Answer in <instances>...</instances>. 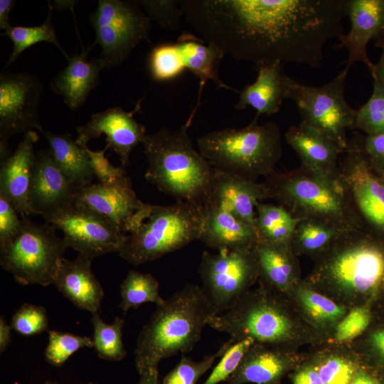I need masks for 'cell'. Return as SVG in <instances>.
I'll return each mask as SVG.
<instances>
[{
    "label": "cell",
    "instance_id": "cell-39",
    "mask_svg": "<svg viewBox=\"0 0 384 384\" xmlns=\"http://www.w3.org/2000/svg\"><path fill=\"white\" fill-rule=\"evenodd\" d=\"M230 340L215 353L206 356L200 361H194L188 357L183 356L178 363L165 376L162 384H196L198 379L211 368L215 360L225 352Z\"/></svg>",
    "mask_w": 384,
    "mask_h": 384
},
{
    "label": "cell",
    "instance_id": "cell-26",
    "mask_svg": "<svg viewBox=\"0 0 384 384\" xmlns=\"http://www.w3.org/2000/svg\"><path fill=\"white\" fill-rule=\"evenodd\" d=\"M256 68L257 76L255 81L245 86L240 92L235 108L243 110L251 107L257 111L255 119H258L262 114L270 115L279 111L285 100L288 75L284 71L283 63L279 61Z\"/></svg>",
    "mask_w": 384,
    "mask_h": 384
},
{
    "label": "cell",
    "instance_id": "cell-48",
    "mask_svg": "<svg viewBox=\"0 0 384 384\" xmlns=\"http://www.w3.org/2000/svg\"><path fill=\"white\" fill-rule=\"evenodd\" d=\"M12 203L0 193V245L15 238L21 228V219Z\"/></svg>",
    "mask_w": 384,
    "mask_h": 384
},
{
    "label": "cell",
    "instance_id": "cell-59",
    "mask_svg": "<svg viewBox=\"0 0 384 384\" xmlns=\"http://www.w3.org/2000/svg\"><path fill=\"white\" fill-rule=\"evenodd\" d=\"M43 384H57V383H55V382L46 381V382L44 383Z\"/></svg>",
    "mask_w": 384,
    "mask_h": 384
},
{
    "label": "cell",
    "instance_id": "cell-50",
    "mask_svg": "<svg viewBox=\"0 0 384 384\" xmlns=\"http://www.w3.org/2000/svg\"><path fill=\"white\" fill-rule=\"evenodd\" d=\"M15 2L13 0H0V28L4 31L11 26L9 22V16Z\"/></svg>",
    "mask_w": 384,
    "mask_h": 384
},
{
    "label": "cell",
    "instance_id": "cell-13",
    "mask_svg": "<svg viewBox=\"0 0 384 384\" xmlns=\"http://www.w3.org/2000/svg\"><path fill=\"white\" fill-rule=\"evenodd\" d=\"M338 167V178L362 228L384 241V177L348 140Z\"/></svg>",
    "mask_w": 384,
    "mask_h": 384
},
{
    "label": "cell",
    "instance_id": "cell-44",
    "mask_svg": "<svg viewBox=\"0 0 384 384\" xmlns=\"http://www.w3.org/2000/svg\"><path fill=\"white\" fill-rule=\"evenodd\" d=\"M370 320V314L367 307L353 309L337 325L336 341L346 342L354 339L366 329Z\"/></svg>",
    "mask_w": 384,
    "mask_h": 384
},
{
    "label": "cell",
    "instance_id": "cell-6",
    "mask_svg": "<svg viewBox=\"0 0 384 384\" xmlns=\"http://www.w3.org/2000/svg\"><path fill=\"white\" fill-rule=\"evenodd\" d=\"M310 279L347 294L378 292L384 289V241L364 229L346 231L318 255Z\"/></svg>",
    "mask_w": 384,
    "mask_h": 384
},
{
    "label": "cell",
    "instance_id": "cell-18",
    "mask_svg": "<svg viewBox=\"0 0 384 384\" xmlns=\"http://www.w3.org/2000/svg\"><path fill=\"white\" fill-rule=\"evenodd\" d=\"M79 191L55 164L49 149L36 155L29 191L33 214L43 216L75 203Z\"/></svg>",
    "mask_w": 384,
    "mask_h": 384
},
{
    "label": "cell",
    "instance_id": "cell-28",
    "mask_svg": "<svg viewBox=\"0 0 384 384\" xmlns=\"http://www.w3.org/2000/svg\"><path fill=\"white\" fill-rule=\"evenodd\" d=\"M287 367L286 356L279 351L255 343L228 379L227 384H275Z\"/></svg>",
    "mask_w": 384,
    "mask_h": 384
},
{
    "label": "cell",
    "instance_id": "cell-20",
    "mask_svg": "<svg viewBox=\"0 0 384 384\" xmlns=\"http://www.w3.org/2000/svg\"><path fill=\"white\" fill-rule=\"evenodd\" d=\"M262 183L235 176L214 169L206 204L221 208L255 227L256 205L267 199Z\"/></svg>",
    "mask_w": 384,
    "mask_h": 384
},
{
    "label": "cell",
    "instance_id": "cell-34",
    "mask_svg": "<svg viewBox=\"0 0 384 384\" xmlns=\"http://www.w3.org/2000/svg\"><path fill=\"white\" fill-rule=\"evenodd\" d=\"M120 294L119 306L124 313L144 303L152 302L158 306L164 302L160 296L159 284L155 277L149 273L134 270H130L123 279Z\"/></svg>",
    "mask_w": 384,
    "mask_h": 384
},
{
    "label": "cell",
    "instance_id": "cell-4",
    "mask_svg": "<svg viewBox=\"0 0 384 384\" xmlns=\"http://www.w3.org/2000/svg\"><path fill=\"white\" fill-rule=\"evenodd\" d=\"M262 183L267 198L298 220L321 221L343 230L363 229L338 176L321 175L301 165L285 172L274 171Z\"/></svg>",
    "mask_w": 384,
    "mask_h": 384
},
{
    "label": "cell",
    "instance_id": "cell-52",
    "mask_svg": "<svg viewBox=\"0 0 384 384\" xmlns=\"http://www.w3.org/2000/svg\"><path fill=\"white\" fill-rule=\"evenodd\" d=\"M137 384H162L159 378L158 369L151 370L140 375Z\"/></svg>",
    "mask_w": 384,
    "mask_h": 384
},
{
    "label": "cell",
    "instance_id": "cell-40",
    "mask_svg": "<svg viewBox=\"0 0 384 384\" xmlns=\"http://www.w3.org/2000/svg\"><path fill=\"white\" fill-rule=\"evenodd\" d=\"M298 294L307 313L318 321L334 322L345 314L343 306L306 286H300Z\"/></svg>",
    "mask_w": 384,
    "mask_h": 384
},
{
    "label": "cell",
    "instance_id": "cell-57",
    "mask_svg": "<svg viewBox=\"0 0 384 384\" xmlns=\"http://www.w3.org/2000/svg\"><path fill=\"white\" fill-rule=\"evenodd\" d=\"M375 46L381 48L382 49L384 48V30L375 38Z\"/></svg>",
    "mask_w": 384,
    "mask_h": 384
},
{
    "label": "cell",
    "instance_id": "cell-42",
    "mask_svg": "<svg viewBox=\"0 0 384 384\" xmlns=\"http://www.w3.org/2000/svg\"><path fill=\"white\" fill-rule=\"evenodd\" d=\"M144 9L146 14L164 29L174 31L183 18L181 1L176 0H140L134 1Z\"/></svg>",
    "mask_w": 384,
    "mask_h": 384
},
{
    "label": "cell",
    "instance_id": "cell-5",
    "mask_svg": "<svg viewBox=\"0 0 384 384\" xmlns=\"http://www.w3.org/2000/svg\"><path fill=\"white\" fill-rule=\"evenodd\" d=\"M197 144L214 169L252 181L274 172L282 155L279 126L272 122L259 125L256 119L242 129L210 132Z\"/></svg>",
    "mask_w": 384,
    "mask_h": 384
},
{
    "label": "cell",
    "instance_id": "cell-2",
    "mask_svg": "<svg viewBox=\"0 0 384 384\" xmlns=\"http://www.w3.org/2000/svg\"><path fill=\"white\" fill-rule=\"evenodd\" d=\"M214 314L201 286L187 284L158 305L140 331L134 362L139 375L158 369L160 361L188 353Z\"/></svg>",
    "mask_w": 384,
    "mask_h": 384
},
{
    "label": "cell",
    "instance_id": "cell-11",
    "mask_svg": "<svg viewBox=\"0 0 384 384\" xmlns=\"http://www.w3.org/2000/svg\"><path fill=\"white\" fill-rule=\"evenodd\" d=\"M90 23L95 31L92 46L102 48L97 58L102 69L121 64L142 41L148 39L151 29V20L134 1L99 0Z\"/></svg>",
    "mask_w": 384,
    "mask_h": 384
},
{
    "label": "cell",
    "instance_id": "cell-3",
    "mask_svg": "<svg viewBox=\"0 0 384 384\" xmlns=\"http://www.w3.org/2000/svg\"><path fill=\"white\" fill-rule=\"evenodd\" d=\"M188 127L186 123L175 131L162 128L146 134L142 143L148 161L144 176L176 201L203 208L214 168L195 149L188 134Z\"/></svg>",
    "mask_w": 384,
    "mask_h": 384
},
{
    "label": "cell",
    "instance_id": "cell-27",
    "mask_svg": "<svg viewBox=\"0 0 384 384\" xmlns=\"http://www.w3.org/2000/svg\"><path fill=\"white\" fill-rule=\"evenodd\" d=\"M176 44L181 52L185 68L190 70L199 80L197 104L186 122L190 126L200 105L201 95L207 81L211 80L218 88L235 92L238 90L230 87L220 79L219 66L224 55L215 46L190 33H183L179 36Z\"/></svg>",
    "mask_w": 384,
    "mask_h": 384
},
{
    "label": "cell",
    "instance_id": "cell-23",
    "mask_svg": "<svg viewBox=\"0 0 384 384\" xmlns=\"http://www.w3.org/2000/svg\"><path fill=\"white\" fill-rule=\"evenodd\" d=\"M93 259L81 254L63 258L53 284L76 307L92 314L99 313L104 292L91 269Z\"/></svg>",
    "mask_w": 384,
    "mask_h": 384
},
{
    "label": "cell",
    "instance_id": "cell-33",
    "mask_svg": "<svg viewBox=\"0 0 384 384\" xmlns=\"http://www.w3.org/2000/svg\"><path fill=\"white\" fill-rule=\"evenodd\" d=\"M49 11L46 21L40 26L31 27L11 26L1 36H6L13 43L12 52L7 60L6 68L12 64L27 48L39 42L46 41L55 46L68 60L70 57L61 47L51 21L53 6L49 2Z\"/></svg>",
    "mask_w": 384,
    "mask_h": 384
},
{
    "label": "cell",
    "instance_id": "cell-43",
    "mask_svg": "<svg viewBox=\"0 0 384 384\" xmlns=\"http://www.w3.org/2000/svg\"><path fill=\"white\" fill-rule=\"evenodd\" d=\"M48 324L43 306L25 303L14 314L10 326L20 335L30 336L46 331Z\"/></svg>",
    "mask_w": 384,
    "mask_h": 384
},
{
    "label": "cell",
    "instance_id": "cell-38",
    "mask_svg": "<svg viewBox=\"0 0 384 384\" xmlns=\"http://www.w3.org/2000/svg\"><path fill=\"white\" fill-rule=\"evenodd\" d=\"M93 346V341L90 337L49 330L45 358L52 366L60 367L80 348Z\"/></svg>",
    "mask_w": 384,
    "mask_h": 384
},
{
    "label": "cell",
    "instance_id": "cell-35",
    "mask_svg": "<svg viewBox=\"0 0 384 384\" xmlns=\"http://www.w3.org/2000/svg\"><path fill=\"white\" fill-rule=\"evenodd\" d=\"M94 328V348L101 358L108 361H121L127 355L122 341L123 318L116 316L112 324H107L100 318L99 313L92 314Z\"/></svg>",
    "mask_w": 384,
    "mask_h": 384
},
{
    "label": "cell",
    "instance_id": "cell-9",
    "mask_svg": "<svg viewBox=\"0 0 384 384\" xmlns=\"http://www.w3.org/2000/svg\"><path fill=\"white\" fill-rule=\"evenodd\" d=\"M348 69L341 71L321 86L302 84L287 76L285 99L292 100L301 122L327 135L345 151L348 140L346 129H353L356 110L347 102L344 90Z\"/></svg>",
    "mask_w": 384,
    "mask_h": 384
},
{
    "label": "cell",
    "instance_id": "cell-14",
    "mask_svg": "<svg viewBox=\"0 0 384 384\" xmlns=\"http://www.w3.org/2000/svg\"><path fill=\"white\" fill-rule=\"evenodd\" d=\"M42 218L62 231L68 248L92 259L119 253L127 235L102 215L76 202Z\"/></svg>",
    "mask_w": 384,
    "mask_h": 384
},
{
    "label": "cell",
    "instance_id": "cell-19",
    "mask_svg": "<svg viewBox=\"0 0 384 384\" xmlns=\"http://www.w3.org/2000/svg\"><path fill=\"white\" fill-rule=\"evenodd\" d=\"M345 14L351 22L348 33L338 40L337 48L345 47L348 53V69L356 61L366 64L371 73L374 64L367 55V45L384 30V0H345Z\"/></svg>",
    "mask_w": 384,
    "mask_h": 384
},
{
    "label": "cell",
    "instance_id": "cell-41",
    "mask_svg": "<svg viewBox=\"0 0 384 384\" xmlns=\"http://www.w3.org/2000/svg\"><path fill=\"white\" fill-rule=\"evenodd\" d=\"M255 343L251 337L243 338L228 346L220 361L203 384H219L227 381L239 366L247 351Z\"/></svg>",
    "mask_w": 384,
    "mask_h": 384
},
{
    "label": "cell",
    "instance_id": "cell-46",
    "mask_svg": "<svg viewBox=\"0 0 384 384\" xmlns=\"http://www.w3.org/2000/svg\"><path fill=\"white\" fill-rule=\"evenodd\" d=\"M351 141L364 154L373 169L384 177V133L365 136L357 134Z\"/></svg>",
    "mask_w": 384,
    "mask_h": 384
},
{
    "label": "cell",
    "instance_id": "cell-47",
    "mask_svg": "<svg viewBox=\"0 0 384 384\" xmlns=\"http://www.w3.org/2000/svg\"><path fill=\"white\" fill-rule=\"evenodd\" d=\"M109 147L99 151H92L87 146L86 151L90 158V166L93 176L99 183H110L127 174L122 166H114L105 157V153Z\"/></svg>",
    "mask_w": 384,
    "mask_h": 384
},
{
    "label": "cell",
    "instance_id": "cell-29",
    "mask_svg": "<svg viewBox=\"0 0 384 384\" xmlns=\"http://www.w3.org/2000/svg\"><path fill=\"white\" fill-rule=\"evenodd\" d=\"M41 132L49 144L54 161L76 188L80 190L92 183L87 145L80 146L70 134H55L43 129Z\"/></svg>",
    "mask_w": 384,
    "mask_h": 384
},
{
    "label": "cell",
    "instance_id": "cell-22",
    "mask_svg": "<svg viewBox=\"0 0 384 384\" xmlns=\"http://www.w3.org/2000/svg\"><path fill=\"white\" fill-rule=\"evenodd\" d=\"M303 166L315 173L337 176L339 156L344 151L320 130L301 122L290 127L284 134Z\"/></svg>",
    "mask_w": 384,
    "mask_h": 384
},
{
    "label": "cell",
    "instance_id": "cell-25",
    "mask_svg": "<svg viewBox=\"0 0 384 384\" xmlns=\"http://www.w3.org/2000/svg\"><path fill=\"white\" fill-rule=\"evenodd\" d=\"M92 48H82L80 53L70 57L68 65L52 80L53 92L63 97L70 110H75L86 100L99 81V73L102 70L97 58L88 60L87 57Z\"/></svg>",
    "mask_w": 384,
    "mask_h": 384
},
{
    "label": "cell",
    "instance_id": "cell-45",
    "mask_svg": "<svg viewBox=\"0 0 384 384\" xmlns=\"http://www.w3.org/2000/svg\"><path fill=\"white\" fill-rule=\"evenodd\" d=\"M316 368L323 384H349L355 373L351 363L336 356L326 358Z\"/></svg>",
    "mask_w": 384,
    "mask_h": 384
},
{
    "label": "cell",
    "instance_id": "cell-17",
    "mask_svg": "<svg viewBox=\"0 0 384 384\" xmlns=\"http://www.w3.org/2000/svg\"><path fill=\"white\" fill-rule=\"evenodd\" d=\"M139 107V103L134 110L127 112L114 107L92 114L87 122L76 127L78 144L87 145L90 140L104 134L107 146L118 155L123 166L128 165L131 151L146 136L145 127L134 117Z\"/></svg>",
    "mask_w": 384,
    "mask_h": 384
},
{
    "label": "cell",
    "instance_id": "cell-58",
    "mask_svg": "<svg viewBox=\"0 0 384 384\" xmlns=\"http://www.w3.org/2000/svg\"><path fill=\"white\" fill-rule=\"evenodd\" d=\"M366 384H380V383H379L378 380H377L374 378L369 375Z\"/></svg>",
    "mask_w": 384,
    "mask_h": 384
},
{
    "label": "cell",
    "instance_id": "cell-51",
    "mask_svg": "<svg viewBox=\"0 0 384 384\" xmlns=\"http://www.w3.org/2000/svg\"><path fill=\"white\" fill-rule=\"evenodd\" d=\"M11 326L3 316L0 318V352L3 353L11 343Z\"/></svg>",
    "mask_w": 384,
    "mask_h": 384
},
{
    "label": "cell",
    "instance_id": "cell-16",
    "mask_svg": "<svg viewBox=\"0 0 384 384\" xmlns=\"http://www.w3.org/2000/svg\"><path fill=\"white\" fill-rule=\"evenodd\" d=\"M43 91L39 79L28 73L0 75V139L15 134L43 129L38 107Z\"/></svg>",
    "mask_w": 384,
    "mask_h": 384
},
{
    "label": "cell",
    "instance_id": "cell-21",
    "mask_svg": "<svg viewBox=\"0 0 384 384\" xmlns=\"http://www.w3.org/2000/svg\"><path fill=\"white\" fill-rule=\"evenodd\" d=\"M38 140V135L34 130L26 132L15 151L1 163L0 193L21 215L33 214L29 204V191L36 158L33 146Z\"/></svg>",
    "mask_w": 384,
    "mask_h": 384
},
{
    "label": "cell",
    "instance_id": "cell-30",
    "mask_svg": "<svg viewBox=\"0 0 384 384\" xmlns=\"http://www.w3.org/2000/svg\"><path fill=\"white\" fill-rule=\"evenodd\" d=\"M253 249L258 275L265 284L279 291H284L293 284L297 268L290 246L258 240Z\"/></svg>",
    "mask_w": 384,
    "mask_h": 384
},
{
    "label": "cell",
    "instance_id": "cell-12",
    "mask_svg": "<svg viewBox=\"0 0 384 384\" xmlns=\"http://www.w3.org/2000/svg\"><path fill=\"white\" fill-rule=\"evenodd\" d=\"M253 248L203 252L199 266L201 287L215 315L233 306L258 276Z\"/></svg>",
    "mask_w": 384,
    "mask_h": 384
},
{
    "label": "cell",
    "instance_id": "cell-55",
    "mask_svg": "<svg viewBox=\"0 0 384 384\" xmlns=\"http://www.w3.org/2000/svg\"><path fill=\"white\" fill-rule=\"evenodd\" d=\"M55 8L58 11L70 9L73 11V7L77 4V1H54Z\"/></svg>",
    "mask_w": 384,
    "mask_h": 384
},
{
    "label": "cell",
    "instance_id": "cell-8",
    "mask_svg": "<svg viewBox=\"0 0 384 384\" xmlns=\"http://www.w3.org/2000/svg\"><path fill=\"white\" fill-rule=\"evenodd\" d=\"M21 228L12 240L0 245V264L20 284H53L68 248L55 228L21 215Z\"/></svg>",
    "mask_w": 384,
    "mask_h": 384
},
{
    "label": "cell",
    "instance_id": "cell-56",
    "mask_svg": "<svg viewBox=\"0 0 384 384\" xmlns=\"http://www.w3.org/2000/svg\"><path fill=\"white\" fill-rule=\"evenodd\" d=\"M369 375L364 373L356 374L349 384H366Z\"/></svg>",
    "mask_w": 384,
    "mask_h": 384
},
{
    "label": "cell",
    "instance_id": "cell-37",
    "mask_svg": "<svg viewBox=\"0 0 384 384\" xmlns=\"http://www.w3.org/2000/svg\"><path fill=\"white\" fill-rule=\"evenodd\" d=\"M151 78L156 81L172 79L184 69L179 48L176 43H163L152 49L149 58Z\"/></svg>",
    "mask_w": 384,
    "mask_h": 384
},
{
    "label": "cell",
    "instance_id": "cell-10",
    "mask_svg": "<svg viewBox=\"0 0 384 384\" xmlns=\"http://www.w3.org/2000/svg\"><path fill=\"white\" fill-rule=\"evenodd\" d=\"M208 325L229 334L233 343L251 337L255 343L278 344L292 331L290 320L267 289L247 292L230 309L211 316Z\"/></svg>",
    "mask_w": 384,
    "mask_h": 384
},
{
    "label": "cell",
    "instance_id": "cell-49",
    "mask_svg": "<svg viewBox=\"0 0 384 384\" xmlns=\"http://www.w3.org/2000/svg\"><path fill=\"white\" fill-rule=\"evenodd\" d=\"M293 384H323L316 368L309 367L299 371L293 379Z\"/></svg>",
    "mask_w": 384,
    "mask_h": 384
},
{
    "label": "cell",
    "instance_id": "cell-7",
    "mask_svg": "<svg viewBox=\"0 0 384 384\" xmlns=\"http://www.w3.org/2000/svg\"><path fill=\"white\" fill-rule=\"evenodd\" d=\"M202 225V208L181 201L151 205L149 215L126 235L118 254L134 265L153 261L198 240Z\"/></svg>",
    "mask_w": 384,
    "mask_h": 384
},
{
    "label": "cell",
    "instance_id": "cell-36",
    "mask_svg": "<svg viewBox=\"0 0 384 384\" xmlns=\"http://www.w3.org/2000/svg\"><path fill=\"white\" fill-rule=\"evenodd\" d=\"M373 90L368 100L356 111L353 129L366 135L384 133V86L374 76Z\"/></svg>",
    "mask_w": 384,
    "mask_h": 384
},
{
    "label": "cell",
    "instance_id": "cell-15",
    "mask_svg": "<svg viewBox=\"0 0 384 384\" xmlns=\"http://www.w3.org/2000/svg\"><path fill=\"white\" fill-rule=\"evenodd\" d=\"M75 202L102 215L126 235L135 232L151 210V204L137 198L128 174L110 183L82 188Z\"/></svg>",
    "mask_w": 384,
    "mask_h": 384
},
{
    "label": "cell",
    "instance_id": "cell-53",
    "mask_svg": "<svg viewBox=\"0 0 384 384\" xmlns=\"http://www.w3.org/2000/svg\"><path fill=\"white\" fill-rule=\"evenodd\" d=\"M371 340L376 351L384 358V329L375 331Z\"/></svg>",
    "mask_w": 384,
    "mask_h": 384
},
{
    "label": "cell",
    "instance_id": "cell-1",
    "mask_svg": "<svg viewBox=\"0 0 384 384\" xmlns=\"http://www.w3.org/2000/svg\"><path fill=\"white\" fill-rule=\"evenodd\" d=\"M345 0H228L217 34L223 51L235 60L315 68L325 44L343 34Z\"/></svg>",
    "mask_w": 384,
    "mask_h": 384
},
{
    "label": "cell",
    "instance_id": "cell-60",
    "mask_svg": "<svg viewBox=\"0 0 384 384\" xmlns=\"http://www.w3.org/2000/svg\"><path fill=\"white\" fill-rule=\"evenodd\" d=\"M89 384H94V383H90Z\"/></svg>",
    "mask_w": 384,
    "mask_h": 384
},
{
    "label": "cell",
    "instance_id": "cell-24",
    "mask_svg": "<svg viewBox=\"0 0 384 384\" xmlns=\"http://www.w3.org/2000/svg\"><path fill=\"white\" fill-rule=\"evenodd\" d=\"M199 240L218 250L253 247L259 240L255 227L238 219L230 213L205 206Z\"/></svg>",
    "mask_w": 384,
    "mask_h": 384
},
{
    "label": "cell",
    "instance_id": "cell-54",
    "mask_svg": "<svg viewBox=\"0 0 384 384\" xmlns=\"http://www.w3.org/2000/svg\"><path fill=\"white\" fill-rule=\"evenodd\" d=\"M378 62L374 65V68L370 73L372 76L375 77L384 86V48Z\"/></svg>",
    "mask_w": 384,
    "mask_h": 384
},
{
    "label": "cell",
    "instance_id": "cell-31",
    "mask_svg": "<svg viewBox=\"0 0 384 384\" xmlns=\"http://www.w3.org/2000/svg\"><path fill=\"white\" fill-rule=\"evenodd\" d=\"M255 210V228L259 240L290 246L299 220L279 205L259 202Z\"/></svg>",
    "mask_w": 384,
    "mask_h": 384
},
{
    "label": "cell",
    "instance_id": "cell-32",
    "mask_svg": "<svg viewBox=\"0 0 384 384\" xmlns=\"http://www.w3.org/2000/svg\"><path fill=\"white\" fill-rule=\"evenodd\" d=\"M346 231L348 230L338 229L321 221L299 220L290 247L294 253L319 255L327 250Z\"/></svg>",
    "mask_w": 384,
    "mask_h": 384
}]
</instances>
